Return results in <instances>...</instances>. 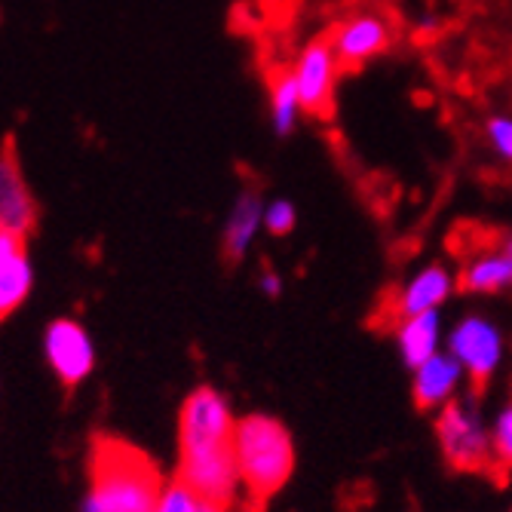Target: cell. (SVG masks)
Wrapping results in <instances>:
<instances>
[{"instance_id": "ba28073f", "label": "cell", "mask_w": 512, "mask_h": 512, "mask_svg": "<svg viewBox=\"0 0 512 512\" xmlns=\"http://www.w3.org/2000/svg\"><path fill=\"white\" fill-rule=\"evenodd\" d=\"M329 43L341 68H362L390 50L393 25L381 13H353L329 31Z\"/></svg>"}, {"instance_id": "ac0fdd59", "label": "cell", "mask_w": 512, "mask_h": 512, "mask_svg": "<svg viewBox=\"0 0 512 512\" xmlns=\"http://www.w3.org/2000/svg\"><path fill=\"white\" fill-rule=\"evenodd\" d=\"M154 512H218V509H212L206 500H200L181 479H175V482H169L163 488L160 503H157Z\"/></svg>"}, {"instance_id": "9a60e30c", "label": "cell", "mask_w": 512, "mask_h": 512, "mask_svg": "<svg viewBox=\"0 0 512 512\" xmlns=\"http://www.w3.org/2000/svg\"><path fill=\"white\" fill-rule=\"evenodd\" d=\"M396 344L402 359L417 368L424 365L430 356L439 353V310L421 313V316H408L396 325Z\"/></svg>"}, {"instance_id": "7a4b0ae2", "label": "cell", "mask_w": 512, "mask_h": 512, "mask_svg": "<svg viewBox=\"0 0 512 512\" xmlns=\"http://www.w3.org/2000/svg\"><path fill=\"white\" fill-rule=\"evenodd\" d=\"M166 482L154 460L126 442L99 439L89 457V488L80 512H154Z\"/></svg>"}, {"instance_id": "3957f363", "label": "cell", "mask_w": 512, "mask_h": 512, "mask_svg": "<svg viewBox=\"0 0 512 512\" xmlns=\"http://www.w3.org/2000/svg\"><path fill=\"white\" fill-rule=\"evenodd\" d=\"M237 470L246 491V512H261L295 470V445L289 430L267 414L243 417L237 424Z\"/></svg>"}, {"instance_id": "d6986e66", "label": "cell", "mask_w": 512, "mask_h": 512, "mask_svg": "<svg viewBox=\"0 0 512 512\" xmlns=\"http://www.w3.org/2000/svg\"><path fill=\"white\" fill-rule=\"evenodd\" d=\"M298 227V206L286 197H276L264 206V230L270 237H289Z\"/></svg>"}, {"instance_id": "e0dca14e", "label": "cell", "mask_w": 512, "mask_h": 512, "mask_svg": "<svg viewBox=\"0 0 512 512\" xmlns=\"http://www.w3.org/2000/svg\"><path fill=\"white\" fill-rule=\"evenodd\" d=\"M491 448H494V460H497V479L503 482L506 473L512 470V396L497 414V424L491 433Z\"/></svg>"}, {"instance_id": "30bf717a", "label": "cell", "mask_w": 512, "mask_h": 512, "mask_svg": "<svg viewBox=\"0 0 512 512\" xmlns=\"http://www.w3.org/2000/svg\"><path fill=\"white\" fill-rule=\"evenodd\" d=\"M34 292V261L25 234L0 227V322L10 319Z\"/></svg>"}, {"instance_id": "5bb4252c", "label": "cell", "mask_w": 512, "mask_h": 512, "mask_svg": "<svg viewBox=\"0 0 512 512\" xmlns=\"http://www.w3.org/2000/svg\"><path fill=\"white\" fill-rule=\"evenodd\" d=\"M463 378V365L451 353H436L414 368V402L417 408H445Z\"/></svg>"}, {"instance_id": "5b68a950", "label": "cell", "mask_w": 512, "mask_h": 512, "mask_svg": "<svg viewBox=\"0 0 512 512\" xmlns=\"http://www.w3.org/2000/svg\"><path fill=\"white\" fill-rule=\"evenodd\" d=\"M43 359L56 381L74 390L96 371V344L77 319L59 316L43 332Z\"/></svg>"}, {"instance_id": "6da1fadb", "label": "cell", "mask_w": 512, "mask_h": 512, "mask_svg": "<svg viewBox=\"0 0 512 512\" xmlns=\"http://www.w3.org/2000/svg\"><path fill=\"white\" fill-rule=\"evenodd\" d=\"M237 421L227 399L212 387H197L178 414V479L212 509L237 503Z\"/></svg>"}, {"instance_id": "7c38bea8", "label": "cell", "mask_w": 512, "mask_h": 512, "mask_svg": "<svg viewBox=\"0 0 512 512\" xmlns=\"http://www.w3.org/2000/svg\"><path fill=\"white\" fill-rule=\"evenodd\" d=\"M264 200L261 191L246 188L234 197L224 218V230H221V255L227 264H243L246 255L252 252L258 234L264 230Z\"/></svg>"}, {"instance_id": "ffe728a7", "label": "cell", "mask_w": 512, "mask_h": 512, "mask_svg": "<svg viewBox=\"0 0 512 512\" xmlns=\"http://www.w3.org/2000/svg\"><path fill=\"white\" fill-rule=\"evenodd\" d=\"M485 138L503 163H512V117L509 114H491L485 120Z\"/></svg>"}, {"instance_id": "9c48e42d", "label": "cell", "mask_w": 512, "mask_h": 512, "mask_svg": "<svg viewBox=\"0 0 512 512\" xmlns=\"http://www.w3.org/2000/svg\"><path fill=\"white\" fill-rule=\"evenodd\" d=\"M454 286H457V279L451 276V270L445 264H427L414 276H408L396 292H390L384 319L396 329V325L408 316L433 313L451 298Z\"/></svg>"}, {"instance_id": "8fae6325", "label": "cell", "mask_w": 512, "mask_h": 512, "mask_svg": "<svg viewBox=\"0 0 512 512\" xmlns=\"http://www.w3.org/2000/svg\"><path fill=\"white\" fill-rule=\"evenodd\" d=\"M37 221V203L22 175V163L16 157L13 138L0 148V227L13 234H31Z\"/></svg>"}, {"instance_id": "2e32d148", "label": "cell", "mask_w": 512, "mask_h": 512, "mask_svg": "<svg viewBox=\"0 0 512 512\" xmlns=\"http://www.w3.org/2000/svg\"><path fill=\"white\" fill-rule=\"evenodd\" d=\"M301 114H304V105H301V92H298L292 68L276 71L270 77V102H267V117H270L273 135L289 138L298 129Z\"/></svg>"}, {"instance_id": "277c9868", "label": "cell", "mask_w": 512, "mask_h": 512, "mask_svg": "<svg viewBox=\"0 0 512 512\" xmlns=\"http://www.w3.org/2000/svg\"><path fill=\"white\" fill-rule=\"evenodd\" d=\"M436 436L442 445L445 460L460 473H482L497 479V460H494V448L491 439L479 421V414L463 405V402H448L439 411V424H436ZM500 482V479H497Z\"/></svg>"}, {"instance_id": "52a82bcc", "label": "cell", "mask_w": 512, "mask_h": 512, "mask_svg": "<svg viewBox=\"0 0 512 512\" xmlns=\"http://www.w3.org/2000/svg\"><path fill=\"white\" fill-rule=\"evenodd\" d=\"M298 92H301V105L304 114H329L332 102H335V86H338V74H341V62L332 50L329 37H316L310 40L304 50L298 53L295 65H292Z\"/></svg>"}, {"instance_id": "4fadbf2b", "label": "cell", "mask_w": 512, "mask_h": 512, "mask_svg": "<svg viewBox=\"0 0 512 512\" xmlns=\"http://www.w3.org/2000/svg\"><path fill=\"white\" fill-rule=\"evenodd\" d=\"M457 286L473 295H500L512 289V258L500 237L491 246L473 249L467 258H460Z\"/></svg>"}, {"instance_id": "8992f818", "label": "cell", "mask_w": 512, "mask_h": 512, "mask_svg": "<svg viewBox=\"0 0 512 512\" xmlns=\"http://www.w3.org/2000/svg\"><path fill=\"white\" fill-rule=\"evenodd\" d=\"M448 350L451 356L463 365V375L470 378V390L473 396H479L494 368L500 365V356H503V335L500 329L485 319V316H470L454 325V332L448 338Z\"/></svg>"}, {"instance_id": "44dd1931", "label": "cell", "mask_w": 512, "mask_h": 512, "mask_svg": "<svg viewBox=\"0 0 512 512\" xmlns=\"http://www.w3.org/2000/svg\"><path fill=\"white\" fill-rule=\"evenodd\" d=\"M258 289L267 295V298H279V295H283V276H279L276 270H261L258 273Z\"/></svg>"}]
</instances>
